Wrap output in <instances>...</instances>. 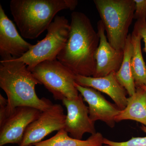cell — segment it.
I'll return each mask as SVG.
<instances>
[{"mask_svg":"<svg viewBox=\"0 0 146 146\" xmlns=\"http://www.w3.org/2000/svg\"><path fill=\"white\" fill-rule=\"evenodd\" d=\"M67 42L56 59L76 75L93 76L96 67L95 54L100 37L88 16L80 11L71 14Z\"/></svg>","mask_w":146,"mask_h":146,"instance_id":"obj_1","label":"cell"},{"mask_svg":"<svg viewBox=\"0 0 146 146\" xmlns=\"http://www.w3.org/2000/svg\"><path fill=\"white\" fill-rule=\"evenodd\" d=\"M40 82L23 62L10 56L0 61V87L7 96V118L16 108L29 106L43 112L53 105L50 100L40 99L35 86Z\"/></svg>","mask_w":146,"mask_h":146,"instance_id":"obj_2","label":"cell"},{"mask_svg":"<svg viewBox=\"0 0 146 146\" xmlns=\"http://www.w3.org/2000/svg\"><path fill=\"white\" fill-rule=\"evenodd\" d=\"M73 0H11V12L22 36L36 39L47 30L60 11L73 10Z\"/></svg>","mask_w":146,"mask_h":146,"instance_id":"obj_3","label":"cell"},{"mask_svg":"<svg viewBox=\"0 0 146 146\" xmlns=\"http://www.w3.org/2000/svg\"><path fill=\"white\" fill-rule=\"evenodd\" d=\"M104 26L108 42L116 50H123L129 29L134 19V0H94Z\"/></svg>","mask_w":146,"mask_h":146,"instance_id":"obj_4","label":"cell"},{"mask_svg":"<svg viewBox=\"0 0 146 146\" xmlns=\"http://www.w3.org/2000/svg\"><path fill=\"white\" fill-rule=\"evenodd\" d=\"M70 29V25L65 16H56L47 29L45 37L16 60L25 63L30 71L44 61L56 60L67 42Z\"/></svg>","mask_w":146,"mask_h":146,"instance_id":"obj_5","label":"cell"},{"mask_svg":"<svg viewBox=\"0 0 146 146\" xmlns=\"http://www.w3.org/2000/svg\"><path fill=\"white\" fill-rule=\"evenodd\" d=\"M30 71L55 100L74 99L79 95L75 86L76 75L57 59L42 62Z\"/></svg>","mask_w":146,"mask_h":146,"instance_id":"obj_6","label":"cell"},{"mask_svg":"<svg viewBox=\"0 0 146 146\" xmlns=\"http://www.w3.org/2000/svg\"><path fill=\"white\" fill-rule=\"evenodd\" d=\"M66 115L61 105L53 104L41 112L39 117L27 127L23 138L18 146H30L42 141L54 131L65 128Z\"/></svg>","mask_w":146,"mask_h":146,"instance_id":"obj_7","label":"cell"},{"mask_svg":"<svg viewBox=\"0 0 146 146\" xmlns=\"http://www.w3.org/2000/svg\"><path fill=\"white\" fill-rule=\"evenodd\" d=\"M42 111L34 108H16L0 126V146L22 142L27 127L39 117Z\"/></svg>","mask_w":146,"mask_h":146,"instance_id":"obj_8","label":"cell"},{"mask_svg":"<svg viewBox=\"0 0 146 146\" xmlns=\"http://www.w3.org/2000/svg\"><path fill=\"white\" fill-rule=\"evenodd\" d=\"M80 94L74 99L65 98L62 101L67 110L64 129L72 138L82 140L85 133H97L95 123L90 119L89 108Z\"/></svg>","mask_w":146,"mask_h":146,"instance_id":"obj_9","label":"cell"},{"mask_svg":"<svg viewBox=\"0 0 146 146\" xmlns=\"http://www.w3.org/2000/svg\"><path fill=\"white\" fill-rule=\"evenodd\" d=\"M75 86L83 97L84 100L88 104L91 120L94 122L102 121L109 127H114L116 123L115 118L121 110L116 105L106 99L99 91L96 89L80 86L76 83Z\"/></svg>","mask_w":146,"mask_h":146,"instance_id":"obj_10","label":"cell"},{"mask_svg":"<svg viewBox=\"0 0 146 146\" xmlns=\"http://www.w3.org/2000/svg\"><path fill=\"white\" fill-rule=\"evenodd\" d=\"M33 45L25 41L15 25L7 17L0 5V55L18 59L29 51Z\"/></svg>","mask_w":146,"mask_h":146,"instance_id":"obj_11","label":"cell"},{"mask_svg":"<svg viewBox=\"0 0 146 146\" xmlns=\"http://www.w3.org/2000/svg\"><path fill=\"white\" fill-rule=\"evenodd\" d=\"M100 43L95 54L96 67L94 77H102L119 70L123 59V50H116L108 42L101 21L97 23Z\"/></svg>","mask_w":146,"mask_h":146,"instance_id":"obj_12","label":"cell"},{"mask_svg":"<svg viewBox=\"0 0 146 146\" xmlns=\"http://www.w3.org/2000/svg\"><path fill=\"white\" fill-rule=\"evenodd\" d=\"M75 82L80 86L91 87L107 94L121 110L126 107L127 92L118 81L115 72L102 77L76 75Z\"/></svg>","mask_w":146,"mask_h":146,"instance_id":"obj_13","label":"cell"},{"mask_svg":"<svg viewBox=\"0 0 146 146\" xmlns=\"http://www.w3.org/2000/svg\"><path fill=\"white\" fill-rule=\"evenodd\" d=\"M132 120L146 126V91L141 87L127 98L126 107L115 118L116 123L124 120Z\"/></svg>","mask_w":146,"mask_h":146,"instance_id":"obj_14","label":"cell"},{"mask_svg":"<svg viewBox=\"0 0 146 146\" xmlns=\"http://www.w3.org/2000/svg\"><path fill=\"white\" fill-rule=\"evenodd\" d=\"M104 138L101 133L97 132L86 140H78L69 136L64 128L51 138L30 146H104Z\"/></svg>","mask_w":146,"mask_h":146,"instance_id":"obj_15","label":"cell"},{"mask_svg":"<svg viewBox=\"0 0 146 146\" xmlns=\"http://www.w3.org/2000/svg\"><path fill=\"white\" fill-rule=\"evenodd\" d=\"M123 50V59L119 70L116 73V77L127 91L128 95L131 96L136 93V90L131 67V60L133 54L131 34H129Z\"/></svg>","mask_w":146,"mask_h":146,"instance_id":"obj_16","label":"cell"},{"mask_svg":"<svg viewBox=\"0 0 146 146\" xmlns=\"http://www.w3.org/2000/svg\"><path fill=\"white\" fill-rule=\"evenodd\" d=\"M142 39L140 35L132 32L131 41L133 54L131 60V67L136 88L141 85L146 86V65L141 50Z\"/></svg>","mask_w":146,"mask_h":146,"instance_id":"obj_17","label":"cell"},{"mask_svg":"<svg viewBox=\"0 0 146 146\" xmlns=\"http://www.w3.org/2000/svg\"><path fill=\"white\" fill-rule=\"evenodd\" d=\"M141 129L146 133V126L142 125ZM103 142L104 145L110 146H146V136L142 137H132L128 141L124 142H115L104 138Z\"/></svg>","mask_w":146,"mask_h":146,"instance_id":"obj_18","label":"cell"},{"mask_svg":"<svg viewBox=\"0 0 146 146\" xmlns=\"http://www.w3.org/2000/svg\"><path fill=\"white\" fill-rule=\"evenodd\" d=\"M133 32L140 35L145 43L144 51L146 53V19L136 21L133 27Z\"/></svg>","mask_w":146,"mask_h":146,"instance_id":"obj_19","label":"cell"},{"mask_svg":"<svg viewBox=\"0 0 146 146\" xmlns=\"http://www.w3.org/2000/svg\"><path fill=\"white\" fill-rule=\"evenodd\" d=\"M135 3L134 19H146V0H134Z\"/></svg>","mask_w":146,"mask_h":146,"instance_id":"obj_20","label":"cell"},{"mask_svg":"<svg viewBox=\"0 0 146 146\" xmlns=\"http://www.w3.org/2000/svg\"><path fill=\"white\" fill-rule=\"evenodd\" d=\"M7 100L0 94V126L7 119Z\"/></svg>","mask_w":146,"mask_h":146,"instance_id":"obj_21","label":"cell"},{"mask_svg":"<svg viewBox=\"0 0 146 146\" xmlns=\"http://www.w3.org/2000/svg\"><path fill=\"white\" fill-rule=\"evenodd\" d=\"M140 87H141V88L143 89L144 90H145L146 91V85H141V86H140Z\"/></svg>","mask_w":146,"mask_h":146,"instance_id":"obj_22","label":"cell"},{"mask_svg":"<svg viewBox=\"0 0 146 146\" xmlns=\"http://www.w3.org/2000/svg\"><path fill=\"white\" fill-rule=\"evenodd\" d=\"M104 146H110L108 145H104Z\"/></svg>","mask_w":146,"mask_h":146,"instance_id":"obj_23","label":"cell"}]
</instances>
